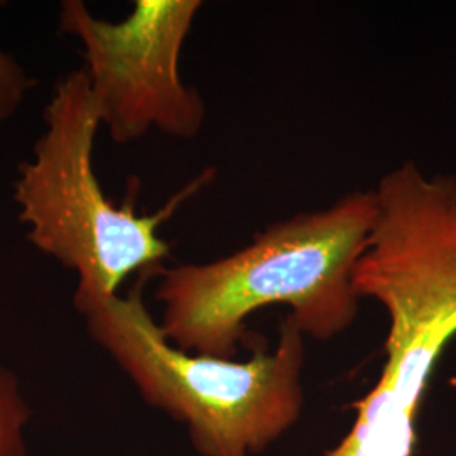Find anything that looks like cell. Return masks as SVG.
Listing matches in <instances>:
<instances>
[{
	"mask_svg": "<svg viewBox=\"0 0 456 456\" xmlns=\"http://www.w3.org/2000/svg\"><path fill=\"white\" fill-rule=\"evenodd\" d=\"M377 216L370 191L271 224L252 242L216 261L163 267L159 326L181 350L232 359L245 320L265 306H289L303 335L330 340L354 323V273Z\"/></svg>",
	"mask_w": 456,
	"mask_h": 456,
	"instance_id": "obj_1",
	"label": "cell"
},
{
	"mask_svg": "<svg viewBox=\"0 0 456 456\" xmlns=\"http://www.w3.org/2000/svg\"><path fill=\"white\" fill-rule=\"evenodd\" d=\"M127 296L75 291L90 338L144 397L188 426L201 456H252L276 441L303 406V333L281 326L277 346L245 362L190 354L164 337L142 299L149 277Z\"/></svg>",
	"mask_w": 456,
	"mask_h": 456,
	"instance_id": "obj_2",
	"label": "cell"
},
{
	"mask_svg": "<svg viewBox=\"0 0 456 456\" xmlns=\"http://www.w3.org/2000/svg\"><path fill=\"white\" fill-rule=\"evenodd\" d=\"M43 120L45 131L31 159L19 166L12 190L29 244L78 276L75 291L110 296L135 274L158 276L171 256L158 230L215 171L200 173L158 212L139 215V184L117 205L98 181L94 147L102 124L83 68L54 83Z\"/></svg>",
	"mask_w": 456,
	"mask_h": 456,
	"instance_id": "obj_3",
	"label": "cell"
},
{
	"mask_svg": "<svg viewBox=\"0 0 456 456\" xmlns=\"http://www.w3.org/2000/svg\"><path fill=\"white\" fill-rule=\"evenodd\" d=\"M201 7L200 0H135L129 16L107 20L83 0L61 2L60 31L82 43L100 124L115 144L154 129L176 139L203 129L205 100L180 73L181 51Z\"/></svg>",
	"mask_w": 456,
	"mask_h": 456,
	"instance_id": "obj_4",
	"label": "cell"
},
{
	"mask_svg": "<svg viewBox=\"0 0 456 456\" xmlns=\"http://www.w3.org/2000/svg\"><path fill=\"white\" fill-rule=\"evenodd\" d=\"M29 418L16 377L0 365V456H26L24 428Z\"/></svg>",
	"mask_w": 456,
	"mask_h": 456,
	"instance_id": "obj_5",
	"label": "cell"
},
{
	"mask_svg": "<svg viewBox=\"0 0 456 456\" xmlns=\"http://www.w3.org/2000/svg\"><path fill=\"white\" fill-rule=\"evenodd\" d=\"M34 83L16 58L0 49V126L16 115Z\"/></svg>",
	"mask_w": 456,
	"mask_h": 456,
	"instance_id": "obj_6",
	"label": "cell"
}]
</instances>
